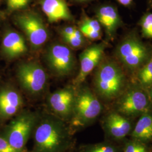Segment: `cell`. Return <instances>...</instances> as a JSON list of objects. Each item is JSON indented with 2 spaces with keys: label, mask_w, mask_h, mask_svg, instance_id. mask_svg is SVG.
Segmentation results:
<instances>
[{
  "label": "cell",
  "mask_w": 152,
  "mask_h": 152,
  "mask_svg": "<svg viewBox=\"0 0 152 152\" xmlns=\"http://www.w3.org/2000/svg\"><path fill=\"white\" fill-rule=\"evenodd\" d=\"M15 22L24 34L33 50H40L49 40V29L37 13L33 11L20 13L15 16Z\"/></svg>",
  "instance_id": "cell-8"
},
{
  "label": "cell",
  "mask_w": 152,
  "mask_h": 152,
  "mask_svg": "<svg viewBox=\"0 0 152 152\" xmlns=\"http://www.w3.org/2000/svg\"><path fill=\"white\" fill-rule=\"evenodd\" d=\"M17 78L24 92L33 98L42 95L48 87V75L44 67L37 61L21 63L17 69Z\"/></svg>",
  "instance_id": "cell-7"
},
{
  "label": "cell",
  "mask_w": 152,
  "mask_h": 152,
  "mask_svg": "<svg viewBox=\"0 0 152 152\" xmlns=\"http://www.w3.org/2000/svg\"><path fill=\"white\" fill-rule=\"evenodd\" d=\"M2 50L7 58H18L27 53V41L20 33L9 31L5 33L2 39Z\"/></svg>",
  "instance_id": "cell-15"
},
{
  "label": "cell",
  "mask_w": 152,
  "mask_h": 152,
  "mask_svg": "<svg viewBox=\"0 0 152 152\" xmlns=\"http://www.w3.org/2000/svg\"><path fill=\"white\" fill-rule=\"evenodd\" d=\"M0 152H19L11 145L2 134H0Z\"/></svg>",
  "instance_id": "cell-26"
},
{
  "label": "cell",
  "mask_w": 152,
  "mask_h": 152,
  "mask_svg": "<svg viewBox=\"0 0 152 152\" xmlns=\"http://www.w3.org/2000/svg\"><path fill=\"white\" fill-rule=\"evenodd\" d=\"M120 4L122 5L127 6L131 4L132 0H117Z\"/></svg>",
  "instance_id": "cell-28"
},
{
  "label": "cell",
  "mask_w": 152,
  "mask_h": 152,
  "mask_svg": "<svg viewBox=\"0 0 152 152\" xmlns=\"http://www.w3.org/2000/svg\"><path fill=\"white\" fill-rule=\"evenodd\" d=\"M80 25L84 26L85 27L91 29L94 31L99 32H102V26L98 20L95 18H91L88 17L86 15H84L82 18Z\"/></svg>",
  "instance_id": "cell-24"
},
{
  "label": "cell",
  "mask_w": 152,
  "mask_h": 152,
  "mask_svg": "<svg viewBox=\"0 0 152 152\" xmlns=\"http://www.w3.org/2000/svg\"><path fill=\"white\" fill-rule=\"evenodd\" d=\"M73 1L77 2H80V3H83V2H86L90 1L91 0H73Z\"/></svg>",
  "instance_id": "cell-30"
},
{
  "label": "cell",
  "mask_w": 152,
  "mask_h": 152,
  "mask_svg": "<svg viewBox=\"0 0 152 152\" xmlns=\"http://www.w3.org/2000/svg\"><path fill=\"white\" fill-rule=\"evenodd\" d=\"M122 152H152L149 144L130 138L123 142Z\"/></svg>",
  "instance_id": "cell-20"
},
{
  "label": "cell",
  "mask_w": 152,
  "mask_h": 152,
  "mask_svg": "<svg viewBox=\"0 0 152 152\" xmlns=\"http://www.w3.org/2000/svg\"><path fill=\"white\" fill-rule=\"evenodd\" d=\"M115 55L127 71L136 72L150 59V49L135 34H130L118 45Z\"/></svg>",
  "instance_id": "cell-6"
},
{
  "label": "cell",
  "mask_w": 152,
  "mask_h": 152,
  "mask_svg": "<svg viewBox=\"0 0 152 152\" xmlns=\"http://www.w3.org/2000/svg\"><path fill=\"white\" fill-rule=\"evenodd\" d=\"M68 123L53 114L39 113L33 132L32 152H69L73 145Z\"/></svg>",
  "instance_id": "cell-1"
},
{
  "label": "cell",
  "mask_w": 152,
  "mask_h": 152,
  "mask_svg": "<svg viewBox=\"0 0 152 152\" xmlns=\"http://www.w3.org/2000/svg\"><path fill=\"white\" fill-rule=\"evenodd\" d=\"M113 109L135 120L152 109L148 91L136 82L129 84L114 102Z\"/></svg>",
  "instance_id": "cell-5"
},
{
  "label": "cell",
  "mask_w": 152,
  "mask_h": 152,
  "mask_svg": "<svg viewBox=\"0 0 152 152\" xmlns=\"http://www.w3.org/2000/svg\"><path fill=\"white\" fill-rule=\"evenodd\" d=\"M142 36L145 38L152 39V13H148L140 20Z\"/></svg>",
  "instance_id": "cell-21"
},
{
  "label": "cell",
  "mask_w": 152,
  "mask_h": 152,
  "mask_svg": "<svg viewBox=\"0 0 152 152\" xmlns=\"http://www.w3.org/2000/svg\"><path fill=\"white\" fill-rule=\"evenodd\" d=\"M136 83L148 90L152 86V55L147 63L136 72Z\"/></svg>",
  "instance_id": "cell-19"
},
{
  "label": "cell",
  "mask_w": 152,
  "mask_h": 152,
  "mask_svg": "<svg viewBox=\"0 0 152 152\" xmlns=\"http://www.w3.org/2000/svg\"><path fill=\"white\" fill-rule=\"evenodd\" d=\"M32 0H7V8L9 12L24 9Z\"/></svg>",
  "instance_id": "cell-23"
},
{
  "label": "cell",
  "mask_w": 152,
  "mask_h": 152,
  "mask_svg": "<svg viewBox=\"0 0 152 152\" xmlns=\"http://www.w3.org/2000/svg\"><path fill=\"white\" fill-rule=\"evenodd\" d=\"M77 28L75 26H65L60 29V34L61 37H69L73 36L77 30Z\"/></svg>",
  "instance_id": "cell-27"
},
{
  "label": "cell",
  "mask_w": 152,
  "mask_h": 152,
  "mask_svg": "<svg viewBox=\"0 0 152 152\" xmlns=\"http://www.w3.org/2000/svg\"><path fill=\"white\" fill-rule=\"evenodd\" d=\"M76 91V87L69 85L51 93L46 101L49 112L69 124L73 114Z\"/></svg>",
  "instance_id": "cell-11"
},
{
  "label": "cell",
  "mask_w": 152,
  "mask_h": 152,
  "mask_svg": "<svg viewBox=\"0 0 152 152\" xmlns=\"http://www.w3.org/2000/svg\"><path fill=\"white\" fill-rule=\"evenodd\" d=\"M61 38L64 44L72 49H80L83 47L86 43L85 37L84 36L78 37L72 36L69 37H63Z\"/></svg>",
  "instance_id": "cell-22"
},
{
  "label": "cell",
  "mask_w": 152,
  "mask_h": 152,
  "mask_svg": "<svg viewBox=\"0 0 152 152\" xmlns=\"http://www.w3.org/2000/svg\"><path fill=\"white\" fill-rule=\"evenodd\" d=\"M39 4L51 23L73 20V16L65 0H40Z\"/></svg>",
  "instance_id": "cell-16"
},
{
  "label": "cell",
  "mask_w": 152,
  "mask_h": 152,
  "mask_svg": "<svg viewBox=\"0 0 152 152\" xmlns=\"http://www.w3.org/2000/svg\"><path fill=\"white\" fill-rule=\"evenodd\" d=\"M96 19L103 28L107 39L113 40L122 22L117 9L112 5L101 6L96 11Z\"/></svg>",
  "instance_id": "cell-14"
},
{
  "label": "cell",
  "mask_w": 152,
  "mask_h": 152,
  "mask_svg": "<svg viewBox=\"0 0 152 152\" xmlns=\"http://www.w3.org/2000/svg\"><path fill=\"white\" fill-rule=\"evenodd\" d=\"M72 152V151H70V152Z\"/></svg>",
  "instance_id": "cell-32"
},
{
  "label": "cell",
  "mask_w": 152,
  "mask_h": 152,
  "mask_svg": "<svg viewBox=\"0 0 152 152\" xmlns=\"http://www.w3.org/2000/svg\"><path fill=\"white\" fill-rule=\"evenodd\" d=\"M107 42H102L93 44L85 49L80 55V71L73 81V86L77 87L81 85L94 69L103 59Z\"/></svg>",
  "instance_id": "cell-12"
},
{
  "label": "cell",
  "mask_w": 152,
  "mask_h": 152,
  "mask_svg": "<svg viewBox=\"0 0 152 152\" xmlns=\"http://www.w3.org/2000/svg\"><path fill=\"white\" fill-rule=\"evenodd\" d=\"M76 88L73 114L68 124L74 134L92 125L104 110L103 102L93 90L83 84Z\"/></svg>",
  "instance_id": "cell-3"
},
{
  "label": "cell",
  "mask_w": 152,
  "mask_h": 152,
  "mask_svg": "<svg viewBox=\"0 0 152 152\" xmlns=\"http://www.w3.org/2000/svg\"><path fill=\"white\" fill-rule=\"evenodd\" d=\"M98 66L93 79V90L102 102L114 103L129 85L125 72L114 60H105Z\"/></svg>",
  "instance_id": "cell-2"
},
{
  "label": "cell",
  "mask_w": 152,
  "mask_h": 152,
  "mask_svg": "<svg viewBox=\"0 0 152 152\" xmlns=\"http://www.w3.org/2000/svg\"><path fill=\"white\" fill-rule=\"evenodd\" d=\"M45 60L51 73L58 77L69 76L76 65V59L72 49L65 44L55 42L46 49Z\"/></svg>",
  "instance_id": "cell-9"
},
{
  "label": "cell",
  "mask_w": 152,
  "mask_h": 152,
  "mask_svg": "<svg viewBox=\"0 0 152 152\" xmlns=\"http://www.w3.org/2000/svg\"><path fill=\"white\" fill-rule=\"evenodd\" d=\"M26 152H32V151H29H29H26Z\"/></svg>",
  "instance_id": "cell-31"
},
{
  "label": "cell",
  "mask_w": 152,
  "mask_h": 152,
  "mask_svg": "<svg viewBox=\"0 0 152 152\" xmlns=\"http://www.w3.org/2000/svg\"><path fill=\"white\" fill-rule=\"evenodd\" d=\"M21 93L12 87H5L0 90V120L12 118L20 112L24 107Z\"/></svg>",
  "instance_id": "cell-13"
},
{
  "label": "cell",
  "mask_w": 152,
  "mask_h": 152,
  "mask_svg": "<svg viewBox=\"0 0 152 152\" xmlns=\"http://www.w3.org/2000/svg\"><path fill=\"white\" fill-rule=\"evenodd\" d=\"M134 121L112 109L104 115L100 123L107 140L120 143L130 135Z\"/></svg>",
  "instance_id": "cell-10"
},
{
  "label": "cell",
  "mask_w": 152,
  "mask_h": 152,
  "mask_svg": "<svg viewBox=\"0 0 152 152\" xmlns=\"http://www.w3.org/2000/svg\"><path fill=\"white\" fill-rule=\"evenodd\" d=\"M118 143L106 140L105 141L80 147V152H122V145Z\"/></svg>",
  "instance_id": "cell-18"
},
{
  "label": "cell",
  "mask_w": 152,
  "mask_h": 152,
  "mask_svg": "<svg viewBox=\"0 0 152 152\" xmlns=\"http://www.w3.org/2000/svg\"><path fill=\"white\" fill-rule=\"evenodd\" d=\"M129 137L148 144L152 143V109L138 118Z\"/></svg>",
  "instance_id": "cell-17"
},
{
  "label": "cell",
  "mask_w": 152,
  "mask_h": 152,
  "mask_svg": "<svg viewBox=\"0 0 152 152\" xmlns=\"http://www.w3.org/2000/svg\"><path fill=\"white\" fill-rule=\"evenodd\" d=\"M79 29L80 30V31L81 32L82 34L83 35V36L85 38H87L91 40V41H97L100 39L102 36V32H96V31H94L91 29H89L88 28L82 26V25H80L79 26Z\"/></svg>",
  "instance_id": "cell-25"
},
{
  "label": "cell",
  "mask_w": 152,
  "mask_h": 152,
  "mask_svg": "<svg viewBox=\"0 0 152 152\" xmlns=\"http://www.w3.org/2000/svg\"><path fill=\"white\" fill-rule=\"evenodd\" d=\"M39 112L23 109L12 118L2 134L9 143L19 152H26L28 141L38 121Z\"/></svg>",
  "instance_id": "cell-4"
},
{
  "label": "cell",
  "mask_w": 152,
  "mask_h": 152,
  "mask_svg": "<svg viewBox=\"0 0 152 152\" xmlns=\"http://www.w3.org/2000/svg\"><path fill=\"white\" fill-rule=\"evenodd\" d=\"M147 91H148V94H149V99H150V101H151V103L152 107V86Z\"/></svg>",
  "instance_id": "cell-29"
}]
</instances>
